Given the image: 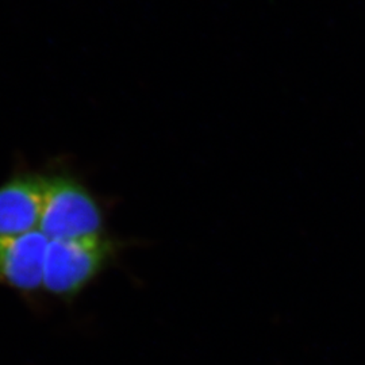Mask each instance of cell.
Segmentation results:
<instances>
[{
    "mask_svg": "<svg viewBox=\"0 0 365 365\" xmlns=\"http://www.w3.org/2000/svg\"><path fill=\"white\" fill-rule=\"evenodd\" d=\"M115 247L105 233L49 241L43 288L60 298L76 297L110 264Z\"/></svg>",
    "mask_w": 365,
    "mask_h": 365,
    "instance_id": "obj_1",
    "label": "cell"
},
{
    "mask_svg": "<svg viewBox=\"0 0 365 365\" xmlns=\"http://www.w3.org/2000/svg\"><path fill=\"white\" fill-rule=\"evenodd\" d=\"M38 230L49 241L102 235V210L81 182L68 176H48Z\"/></svg>",
    "mask_w": 365,
    "mask_h": 365,
    "instance_id": "obj_2",
    "label": "cell"
},
{
    "mask_svg": "<svg viewBox=\"0 0 365 365\" xmlns=\"http://www.w3.org/2000/svg\"><path fill=\"white\" fill-rule=\"evenodd\" d=\"M49 238L39 230L0 237V284L22 292L43 288Z\"/></svg>",
    "mask_w": 365,
    "mask_h": 365,
    "instance_id": "obj_3",
    "label": "cell"
},
{
    "mask_svg": "<svg viewBox=\"0 0 365 365\" xmlns=\"http://www.w3.org/2000/svg\"><path fill=\"white\" fill-rule=\"evenodd\" d=\"M48 176L22 173L0 185V237L38 230Z\"/></svg>",
    "mask_w": 365,
    "mask_h": 365,
    "instance_id": "obj_4",
    "label": "cell"
}]
</instances>
